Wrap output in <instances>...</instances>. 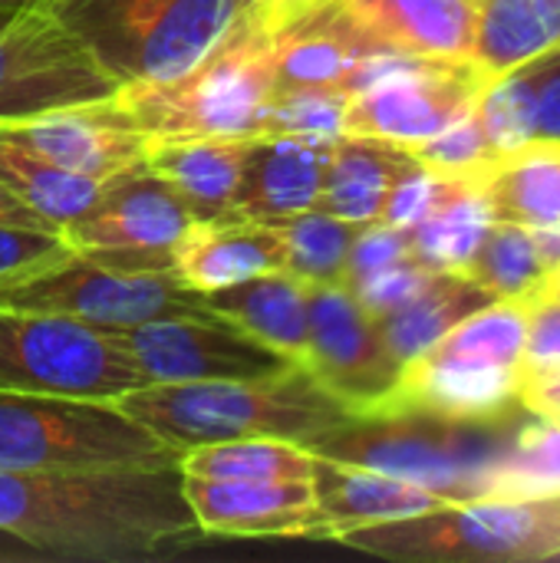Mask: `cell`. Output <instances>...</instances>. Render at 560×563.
<instances>
[{"mask_svg": "<svg viewBox=\"0 0 560 563\" xmlns=\"http://www.w3.org/2000/svg\"><path fill=\"white\" fill-rule=\"evenodd\" d=\"M363 224L310 208L277 224L284 241V271L304 284H343L353 238Z\"/></svg>", "mask_w": 560, "mask_h": 563, "instance_id": "obj_32", "label": "cell"}, {"mask_svg": "<svg viewBox=\"0 0 560 563\" xmlns=\"http://www.w3.org/2000/svg\"><path fill=\"white\" fill-rule=\"evenodd\" d=\"M560 495V422L531 416L505 452L488 498L535 501Z\"/></svg>", "mask_w": 560, "mask_h": 563, "instance_id": "obj_33", "label": "cell"}, {"mask_svg": "<svg viewBox=\"0 0 560 563\" xmlns=\"http://www.w3.org/2000/svg\"><path fill=\"white\" fill-rule=\"evenodd\" d=\"M343 109L347 96L330 89H277L267 119L264 135H323L337 139L343 135Z\"/></svg>", "mask_w": 560, "mask_h": 563, "instance_id": "obj_35", "label": "cell"}, {"mask_svg": "<svg viewBox=\"0 0 560 563\" xmlns=\"http://www.w3.org/2000/svg\"><path fill=\"white\" fill-rule=\"evenodd\" d=\"M195 221L188 201L139 165L106 181L99 201L63 238L73 251H172Z\"/></svg>", "mask_w": 560, "mask_h": 563, "instance_id": "obj_15", "label": "cell"}, {"mask_svg": "<svg viewBox=\"0 0 560 563\" xmlns=\"http://www.w3.org/2000/svg\"><path fill=\"white\" fill-rule=\"evenodd\" d=\"M0 307L63 313L102 330L208 313L172 271V251H69L0 277Z\"/></svg>", "mask_w": 560, "mask_h": 563, "instance_id": "obj_6", "label": "cell"}, {"mask_svg": "<svg viewBox=\"0 0 560 563\" xmlns=\"http://www.w3.org/2000/svg\"><path fill=\"white\" fill-rule=\"evenodd\" d=\"M551 294H558L560 297V267H558V274H554V280H551Z\"/></svg>", "mask_w": 560, "mask_h": 563, "instance_id": "obj_44", "label": "cell"}, {"mask_svg": "<svg viewBox=\"0 0 560 563\" xmlns=\"http://www.w3.org/2000/svg\"><path fill=\"white\" fill-rule=\"evenodd\" d=\"M528 366H551L560 363V297L548 294L528 310Z\"/></svg>", "mask_w": 560, "mask_h": 563, "instance_id": "obj_39", "label": "cell"}, {"mask_svg": "<svg viewBox=\"0 0 560 563\" xmlns=\"http://www.w3.org/2000/svg\"><path fill=\"white\" fill-rule=\"evenodd\" d=\"M0 181L56 231L79 221L106 188V181L59 168L7 139H0Z\"/></svg>", "mask_w": 560, "mask_h": 563, "instance_id": "obj_30", "label": "cell"}, {"mask_svg": "<svg viewBox=\"0 0 560 563\" xmlns=\"http://www.w3.org/2000/svg\"><path fill=\"white\" fill-rule=\"evenodd\" d=\"M560 46V0H475L472 66L485 82Z\"/></svg>", "mask_w": 560, "mask_h": 563, "instance_id": "obj_25", "label": "cell"}, {"mask_svg": "<svg viewBox=\"0 0 560 563\" xmlns=\"http://www.w3.org/2000/svg\"><path fill=\"white\" fill-rule=\"evenodd\" d=\"M475 112L498 155L531 142L560 145V46L492 79Z\"/></svg>", "mask_w": 560, "mask_h": 563, "instance_id": "obj_21", "label": "cell"}, {"mask_svg": "<svg viewBox=\"0 0 560 563\" xmlns=\"http://www.w3.org/2000/svg\"><path fill=\"white\" fill-rule=\"evenodd\" d=\"M116 406L175 452L234 439L307 445L353 416L304 366L267 379L145 383L119 396Z\"/></svg>", "mask_w": 560, "mask_h": 563, "instance_id": "obj_2", "label": "cell"}, {"mask_svg": "<svg viewBox=\"0 0 560 563\" xmlns=\"http://www.w3.org/2000/svg\"><path fill=\"white\" fill-rule=\"evenodd\" d=\"M495 221L521 228L560 224V145L531 142L502 155L479 181Z\"/></svg>", "mask_w": 560, "mask_h": 563, "instance_id": "obj_27", "label": "cell"}, {"mask_svg": "<svg viewBox=\"0 0 560 563\" xmlns=\"http://www.w3.org/2000/svg\"><path fill=\"white\" fill-rule=\"evenodd\" d=\"M531 231V241L545 261V267L551 274H558L560 267V224H541V228H528Z\"/></svg>", "mask_w": 560, "mask_h": 563, "instance_id": "obj_42", "label": "cell"}, {"mask_svg": "<svg viewBox=\"0 0 560 563\" xmlns=\"http://www.w3.org/2000/svg\"><path fill=\"white\" fill-rule=\"evenodd\" d=\"M343 548L422 563H495L560 558V501L475 498L337 534Z\"/></svg>", "mask_w": 560, "mask_h": 563, "instance_id": "obj_7", "label": "cell"}, {"mask_svg": "<svg viewBox=\"0 0 560 563\" xmlns=\"http://www.w3.org/2000/svg\"><path fill=\"white\" fill-rule=\"evenodd\" d=\"M406 152L426 172L442 175V178H465V181H482V175L502 158L495 145L488 142L475 109L462 115L459 122H452L449 129H442L439 135L406 145Z\"/></svg>", "mask_w": 560, "mask_h": 563, "instance_id": "obj_34", "label": "cell"}, {"mask_svg": "<svg viewBox=\"0 0 560 563\" xmlns=\"http://www.w3.org/2000/svg\"><path fill=\"white\" fill-rule=\"evenodd\" d=\"M149 379L102 327L0 307V389L116 402Z\"/></svg>", "mask_w": 560, "mask_h": 563, "instance_id": "obj_8", "label": "cell"}, {"mask_svg": "<svg viewBox=\"0 0 560 563\" xmlns=\"http://www.w3.org/2000/svg\"><path fill=\"white\" fill-rule=\"evenodd\" d=\"M413 165L416 158L393 142H380L366 135H337L327 185L317 208L353 224L380 221L396 181Z\"/></svg>", "mask_w": 560, "mask_h": 563, "instance_id": "obj_24", "label": "cell"}, {"mask_svg": "<svg viewBox=\"0 0 560 563\" xmlns=\"http://www.w3.org/2000/svg\"><path fill=\"white\" fill-rule=\"evenodd\" d=\"M73 247L59 231H40V228H20V224H0V277L50 264L66 257Z\"/></svg>", "mask_w": 560, "mask_h": 563, "instance_id": "obj_38", "label": "cell"}, {"mask_svg": "<svg viewBox=\"0 0 560 563\" xmlns=\"http://www.w3.org/2000/svg\"><path fill=\"white\" fill-rule=\"evenodd\" d=\"M518 402L538 419L560 422V363L525 366V376L518 386Z\"/></svg>", "mask_w": 560, "mask_h": 563, "instance_id": "obj_40", "label": "cell"}, {"mask_svg": "<svg viewBox=\"0 0 560 563\" xmlns=\"http://www.w3.org/2000/svg\"><path fill=\"white\" fill-rule=\"evenodd\" d=\"M495 303V297L455 271H436L429 284L399 310L376 320L383 330L386 346L393 356L406 366L409 360L422 356L429 346H436L449 330H455L465 317L479 313L482 307Z\"/></svg>", "mask_w": 560, "mask_h": 563, "instance_id": "obj_26", "label": "cell"}, {"mask_svg": "<svg viewBox=\"0 0 560 563\" xmlns=\"http://www.w3.org/2000/svg\"><path fill=\"white\" fill-rule=\"evenodd\" d=\"M149 383L201 379H267L297 363L254 340L218 313L162 317L139 327L109 330Z\"/></svg>", "mask_w": 560, "mask_h": 563, "instance_id": "obj_11", "label": "cell"}, {"mask_svg": "<svg viewBox=\"0 0 560 563\" xmlns=\"http://www.w3.org/2000/svg\"><path fill=\"white\" fill-rule=\"evenodd\" d=\"M264 3V16L271 26H281L284 20H290L300 7H307L310 0H261Z\"/></svg>", "mask_w": 560, "mask_h": 563, "instance_id": "obj_43", "label": "cell"}, {"mask_svg": "<svg viewBox=\"0 0 560 563\" xmlns=\"http://www.w3.org/2000/svg\"><path fill=\"white\" fill-rule=\"evenodd\" d=\"M119 86L168 82L195 69L261 0H46Z\"/></svg>", "mask_w": 560, "mask_h": 563, "instance_id": "obj_4", "label": "cell"}, {"mask_svg": "<svg viewBox=\"0 0 560 563\" xmlns=\"http://www.w3.org/2000/svg\"><path fill=\"white\" fill-rule=\"evenodd\" d=\"M373 49L472 63L475 0H317Z\"/></svg>", "mask_w": 560, "mask_h": 563, "instance_id": "obj_16", "label": "cell"}, {"mask_svg": "<svg viewBox=\"0 0 560 563\" xmlns=\"http://www.w3.org/2000/svg\"><path fill=\"white\" fill-rule=\"evenodd\" d=\"M274 92V26L261 10L185 76L152 86H119L112 99L149 132V139H257L264 135V119Z\"/></svg>", "mask_w": 560, "mask_h": 563, "instance_id": "obj_5", "label": "cell"}, {"mask_svg": "<svg viewBox=\"0 0 560 563\" xmlns=\"http://www.w3.org/2000/svg\"><path fill=\"white\" fill-rule=\"evenodd\" d=\"M432 274H436V271H429V267L419 264L416 257H403V261H396V264H389V267H383V271H376V274L356 280V284L347 287V290L360 300V307H363L373 320H383V317H389L393 310H399L403 303H409V300L429 284Z\"/></svg>", "mask_w": 560, "mask_h": 563, "instance_id": "obj_36", "label": "cell"}, {"mask_svg": "<svg viewBox=\"0 0 560 563\" xmlns=\"http://www.w3.org/2000/svg\"><path fill=\"white\" fill-rule=\"evenodd\" d=\"M333 139L323 135H257L234 195V218L281 224L320 205L330 172Z\"/></svg>", "mask_w": 560, "mask_h": 563, "instance_id": "obj_18", "label": "cell"}, {"mask_svg": "<svg viewBox=\"0 0 560 563\" xmlns=\"http://www.w3.org/2000/svg\"><path fill=\"white\" fill-rule=\"evenodd\" d=\"M485 86L472 63L409 59L347 96L343 135H366L399 148L426 142L469 115Z\"/></svg>", "mask_w": 560, "mask_h": 563, "instance_id": "obj_12", "label": "cell"}, {"mask_svg": "<svg viewBox=\"0 0 560 563\" xmlns=\"http://www.w3.org/2000/svg\"><path fill=\"white\" fill-rule=\"evenodd\" d=\"M178 465L185 475L211 482H310L314 455L284 439H234L185 449Z\"/></svg>", "mask_w": 560, "mask_h": 563, "instance_id": "obj_31", "label": "cell"}, {"mask_svg": "<svg viewBox=\"0 0 560 563\" xmlns=\"http://www.w3.org/2000/svg\"><path fill=\"white\" fill-rule=\"evenodd\" d=\"M0 3H26V0H0Z\"/></svg>", "mask_w": 560, "mask_h": 563, "instance_id": "obj_45", "label": "cell"}, {"mask_svg": "<svg viewBox=\"0 0 560 563\" xmlns=\"http://www.w3.org/2000/svg\"><path fill=\"white\" fill-rule=\"evenodd\" d=\"M0 139L99 181L145 165L149 152V132L116 99L0 122Z\"/></svg>", "mask_w": 560, "mask_h": 563, "instance_id": "obj_14", "label": "cell"}, {"mask_svg": "<svg viewBox=\"0 0 560 563\" xmlns=\"http://www.w3.org/2000/svg\"><path fill=\"white\" fill-rule=\"evenodd\" d=\"M310 343L307 363L353 416L383 409L403 376V363L383 340L380 323L343 284H307Z\"/></svg>", "mask_w": 560, "mask_h": 563, "instance_id": "obj_13", "label": "cell"}, {"mask_svg": "<svg viewBox=\"0 0 560 563\" xmlns=\"http://www.w3.org/2000/svg\"><path fill=\"white\" fill-rule=\"evenodd\" d=\"M0 224H20V228H40V231H56L50 221H43L26 201H20L3 181H0ZM63 234V231H59Z\"/></svg>", "mask_w": 560, "mask_h": 563, "instance_id": "obj_41", "label": "cell"}, {"mask_svg": "<svg viewBox=\"0 0 560 563\" xmlns=\"http://www.w3.org/2000/svg\"><path fill=\"white\" fill-rule=\"evenodd\" d=\"M0 531L63 561L135 563L205 538L178 459L0 472Z\"/></svg>", "mask_w": 560, "mask_h": 563, "instance_id": "obj_1", "label": "cell"}, {"mask_svg": "<svg viewBox=\"0 0 560 563\" xmlns=\"http://www.w3.org/2000/svg\"><path fill=\"white\" fill-rule=\"evenodd\" d=\"M185 498L205 534L323 538L310 482H211L185 475Z\"/></svg>", "mask_w": 560, "mask_h": 563, "instance_id": "obj_17", "label": "cell"}, {"mask_svg": "<svg viewBox=\"0 0 560 563\" xmlns=\"http://www.w3.org/2000/svg\"><path fill=\"white\" fill-rule=\"evenodd\" d=\"M172 271L188 290L211 294L248 277L284 271V241L277 224L264 221H191L172 244Z\"/></svg>", "mask_w": 560, "mask_h": 563, "instance_id": "obj_19", "label": "cell"}, {"mask_svg": "<svg viewBox=\"0 0 560 563\" xmlns=\"http://www.w3.org/2000/svg\"><path fill=\"white\" fill-rule=\"evenodd\" d=\"M492 221L495 218L485 205L479 181L449 178L436 205L413 228H406L409 254L429 271L462 274Z\"/></svg>", "mask_w": 560, "mask_h": 563, "instance_id": "obj_28", "label": "cell"}, {"mask_svg": "<svg viewBox=\"0 0 560 563\" xmlns=\"http://www.w3.org/2000/svg\"><path fill=\"white\" fill-rule=\"evenodd\" d=\"M310 488H314L323 541H333L337 534L350 528L396 521V518L455 505L442 498L439 492L422 488L416 482H406L376 468H363V465H347V462L323 459V455H314Z\"/></svg>", "mask_w": 560, "mask_h": 563, "instance_id": "obj_20", "label": "cell"}, {"mask_svg": "<svg viewBox=\"0 0 560 563\" xmlns=\"http://www.w3.org/2000/svg\"><path fill=\"white\" fill-rule=\"evenodd\" d=\"M413 257L409 254V234L406 228L386 224V221H370L356 231L350 257H347V274H343V287H353L356 280L403 261Z\"/></svg>", "mask_w": 560, "mask_h": 563, "instance_id": "obj_37", "label": "cell"}, {"mask_svg": "<svg viewBox=\"0 0 560 563\" xmlns=\"http://www.w3.org/2000/svg\"><path fill=\"white\" fill-rule=\"evenodd\" d=\"M462 274L485 287L495 300H512L525 307L545 300L554 280L531 241V231L512 221H492L485 228Z\"/></svg>", "mask_w": 560, "mask_h": 563, "instance_id": "obj_29", "label": "cell"}, {"mask_svg": "<svg viewBox=\"0 0 560 563\" xmlns=\"http://www.w3.org/2000/svg\"><path fill=\"white\" fill-rule=\"evenodd\" d=\"M201 303L251 333L254 340L267 343L271 350L284 353L297 366L307 363L310 343V320H307V284L287 271L248 277L241 284L201 294Z\"/></svg>", "mask_w": 560, "mask_h": 563, "instance_id": "obj_23", "label": "cell"}, {"mask_svg": "<svg viewBox=\"0 0 560 563\" xmlns=\"http://www.w3.org/2000/svg\"><path fill=\"white\" fill-rule=\"evenodd\" d=\"M558 501H560V495H558Z\"/></svg>", "mask_w": 560, "mask_h": 563, "instance_id": "obj_46", "label": "cell"}, {"mask_svg": "<svg viewBox=\"0 0 560 563\" xmlns=\"http://www.w3.org/2000/svg\"><path fill=\"white\" fill-rule=\"evenodd\" d=\"M251 139L175 135L149 139L145 168L162 175L191 208L195 221L234 218V195L248 165Z\"/></svg>", "mask_w": 560, "mask_h": 563, "instance_id": "obj_22", "label": "cell"}, {"mask_svg": "<svg viewBox=\"0 0 560 563\" xmlns=\"http://www.w3.org/2000/svg\"><path fill=\"white\" fill-rule=\"evenodd\" d=\"M178 455L116 402L0 389V472Z\"/></svg>", "mask_w": 560, "mask_h": 563, "instance_id": "obj_9", "label": "cell"}, {"mask_svg": "<svg viewBox=\"0 0 560 563\" xmlns=\"http://www.w3.org/2000/svg\"><path fill=\"white\" fill-rule=\"evenodd\" d=\"M119 82L59 23L46 0L0 3V122L102 102Z\"/></svg>", "mask_w": 560, "mask_h": 563, "instance_id": "obj_10", "label": "cell"}, {"mask_svg": "<svg viewBox=\"0 0 560 563\" xmlns=\"http://www.w3.org/2000/svg\"><path fill=\"white\" fill-rule=\"evenodd\" d=\"M528 419V409L495 419H449L422 409H383L350 416L304 449L416 482L459 505L488 498L492 478Z\"/></svg>", "mask_w": 560, "mask_h": 563, "instance_id": "obj_3", "label": "cell"}]
</instances>
